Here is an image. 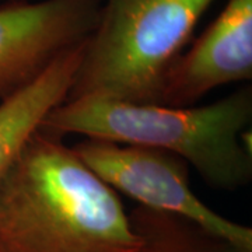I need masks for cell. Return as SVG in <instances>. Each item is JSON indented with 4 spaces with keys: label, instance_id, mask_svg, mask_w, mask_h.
<instances>
[{
    "label": "cell",
    "instance_id": "obj_1",
    "mask_svg": "<svg viewBox=\"0 0 252 252\" xmlns=\"http://www.w3.org/2000/svg\"><path fill=\"white\" fill-rule=\"evenodd\" d=\"M117 190L63 137L30 136L0 180V252H136Z\"/></svg>",
    "mask_w": 252,
    "mask_h": 252
},
{
    "label": "cell",
    "instance_id": "obj_2",
    "mask_svg": "<svg viewBox=\"0 0 252 252\" xmlns=\"http://www.w3.org/2000/svg\"><path fill=\"white\" fill-rule=\"evenodd\" d=\"M251 86L200 107L137 104L101 97L66 99L41 124L52 135L135 144L175 154L219 190H238L252 181Z\"/></svg>",
    "mask_w": 252,
    "mask_h": 252
},
{
    "label": "cell",
    "instance_id": "obj_3",
    "mask_svg": "<svg viewBox=\"0 0 252 252\" xmlns=\"http://www.w3.org/2000/svg\"><path fill=\"white\" fill-rule=\"evenodd\" d=\"M215 0H104L67 98L160 104L165 74Z\"/></svg>",
    "mask_w": 252,
    "mask_h": 252
},
{
    "label": "cell",
    "instance_id": "obj_4",
    "mask_svg": "<svg viewBox=\"0 0 252 252\" xmlns=\"http://www.w3.org/2000/svg\"><path fill=\"white\" fill-rule=\"evenodd\" d=\"M72 149L105 184L139 206L187 219L241 252H252L251 227L219 215L196 196L184 158L160 149L87 137Z\"/></svg>",
    "mask_w": 252,
    "mask_h": 252
},
{
    "label": "cell",
    "instance_id": "obj_5",
    "mask_svg": "<svg viewBox=\"0 0 252 252\" xmlns=\"http://www.w3.org/2000/svg\"><path fill=\"white\" fill-rule=\"evenodd\" d=\"M104 0H41L0 7V102L27 89L62 55L83 45Z\"/></svg>",
    "mask_w": 252,
    "mask_h": 252
},
{
    "label": "cell",
    "instance_id": "obj_6",
    "mask_svg": "<svg viewBox=\"0 0 252 252\" xmlns=\"http://www.w3.org/2000/svg\"><path fill=\"white\" fill-rule=\"evenodd\" d=\"M252 79V0H227L224 9L162 84L160 104L190 107L220 86Z\"/></svg>",
    "mask_w": 252,
    "mask_h": 252
},
{
    "label": "cell",
    "instance_id": "obj_7",
    "mask_svg": "<svg viewBox=\"0 0 252 252\" xmlns=\"http://www.w3.org/2000/svg\"><path fill=\"white\" fill-rule=\"evenodd\" d=\"M84 44L62 55L27 89L0 102V180L46 115L66 101Z\"/></svg>",
    "mask_w": 252,
    "mask_h": 252
},
{
    "label": "cell",
    "instance_id": "obj_8",
    "mask_svg": "<svg viewBox=\"0 0 252 252\" xmlns=\"http://www.w3.org/2000/svg\"><path fill=\"white\" fill-rule=\"evenodd\" d=\"M140 238L136 252H241L187 219L136 206L129 212Z\"/></svg>",
    "mask_w": 252,
    "mask_h": 252
}]
</instances>
